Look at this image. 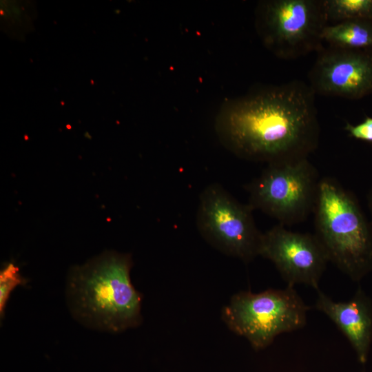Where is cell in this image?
I'll return each mask as SVG.
<instances>
[{"instance_id": "2", "label": "cell", "mask_w": 372, "mask_h": 372, "mask_svg": "<svg viewBox=\"0 0 372 372\" xmlns=\"http://www.w3.org/2000/svg\"><path fill=\"white\" fill-rule=\"evenodd\" d=\"M130 254L106 251L74 266L67 278L66 299L73 317L97 331L120 333L142 322V295L130 278Z\"/></svg>"}, {"instance_id": "8", "label": "cell", "mask_w": 372, "mask_h": 372, "mask_svg": "<svg viewBox=\"0 0 372 372\" xmlns=\"http://www.w3.org/2000/svg\"><path fill=\"white\" fill-rule=\"evenodd\" d=\"M258 256L275 265L287 286L303 284L316 291L329 262L315 234L293 231L280 224L262 234Z\"/></svg>"}, {"instance_id": "13", "label": "cell", "mask_w": 372, "mask_h": 372, "mask_svg": "<svg viewBox=\"0 0 372 372\" xmlns=\"http://www.w3.org/2000/svg\"><path fill=\"white\" fill-rule=\"evenodd\" d=\"M25 280L14 262L6 264L0 272V316L3 318L5 309L12 291L19 285H24Z\"/></svg>"}, {"instance_id": "4", "label": "cell", "mask_w": 372, "mask_h": 372, "mask_svg": "<svg viewBox=\"0 0 372 372\" xmlns=\"http://www.w3.org/2000/svg\"><path fill=\"white\" fill-rule=\"evenodd\" d=\"M309 309L293 287L287 286L257 293L239 291L223 308L221 318L231 331L260 350L279 334L303 328Z\"/></svg>"}, {"instance_id": "5", "label": "cell", "mask_w": 372, "mask_h": 372, "mask_svg": "<svg viewBox=\"0 0 372 372\" xmlns=\"http://www.w3.org/2000/svg\"><path fill=\"white\" fill-rule=\"evenodd\" d=\"M327 21L323 0L261 1L255 12V27L262 44L286 60L322 50Z\"/></svg>"}, {"instance_id": "15", "label": "cell", "mask_w": 372, "mask_h": 372, "mask_svg": "<svg viewBox=\"0 0 372 372\" xmlns=\"http://www.w3.org/2000/svg\"><path fill=\"white\" fill-rule=\"evenodd\" d=\"M367 204L370 211L371 222H372V188L370 189L367 196Z\"/></svg>"}, {"instance_id": "9", "label": "cell", "mask_w": 372, "mask_h": 372, "mask_svg": "<svg viewBox=\"0 0 372 372\" xmlns=\"http://www.w3.org/2000/svg\"><path fill=\"white\" fill-rule=\"evenodd\" d=\"M309 73L316 94L360 99L372 94V50L322 49Z\"/></svg>"}, {"instance_id": "10", "label": "cell", "mask_w": 372, "mask_h": 372, "mask_svg": "<svg viewBox=\"0 0 372 372\" xmlns=\"http://www.w3.org/2000/svg\"><path fill=\"white\" fill-rule=\"evenodd\" d=\"M316 309L325 314L342 332L362 364L366 362L372 343V301L359 287L348 301L336 302L317 290Z\"/></svg>"}, {"instance_id": "7", "label": "cell", "mask_w": 372, "mask_h": 372, "mask_svg": "<svg viewBox=\"0 0 372 372\" xmlns=\"http://www.w3.org/2000/svg\"><path fill=\"white\" fill-rule=\"evenodd\" d=\"M252 210L220 185L212 184L200 197L197 227L213 247L249 262L258 256L262 235L256 225Z\"/></svg>"}, {"instance_id": "14", "label": "cell", "mask_w": 372, "mask_h": 372, "mask_svg": "<svg viewBox=\"0 0 372 372\" xmlns=\"http://www.w3.org/2000/svg\"><path fill=\"white\" fill-rule=\"evenodd\" d=\"M344 129L352 137L372 143V117L367 116L362 123L355 125L347 123Z\"/></svg>"}, {"instance_id": "1", "label": "cell", "mask_w": 372, "mask_h": 372, "mask_svg": "<svg viewBox=\"0 0 372 372\" xmlns=\"http://www.w3.org/2000/svg\"><path fill=\"white\" fill-rule=\"evenodd\" d=\"M315 95L309 85L294 80L228 99L216 119L217 135L247 160L271 165L308 158L320 139Z\"/></svg>"}, {"instance_id": "6", "label": "cell", "mask_w": 372, "mask_h": 372, "mask_svg": "<svg viewBox=\"0 0 372 372\" xmlns=\"http://www.w3.org/2000/svg\"><path fill=\"white\" fill-rule=\"evenodd\" d=\"M320 179L308 158L268 165L247 186L249 203L287 226L313 213Z\"/></svg>"}, {"instance_id": "12", "label": "cell", "mask_w": 372, "mask_h": 372, "mask_svg": "<svg viewBox=\"0 0 372 372\" xmlns=\"http://www.w3.org/2000/svg\"><path fill=\"white\" fill-rule=\"evenodd\" d=\"M327 20L372 21V0H323Z\"/></svg>"}, {"instance_id": "11", "label": "cell", "mask_w": 372, "mask_h": 372, "mask_svg": "<svg viewBox=\"0 0 372 372\" xmlns=\"http://www.w3.org/2000/svg\"><path fill=\"white\" fill-rule=\"evenodd\" d=\"M322 39L334 48L372 50V21L350 20L327 25Z\"/></svg>"}, {"instance_id": "3", "label": "cell", "mask_w": 372, "mask_h": 372, "mask_svg": "<svg viewBox=\"0 0 372 372\" xmlns=\"http://www.w3.org/2000/svg\"><path fill=\"white\" fill-rule=\"evenodd\" d=\"M315 236L329 262L359 282L372 271V222L335 179H320L313 209Z\"/></svg>"}]
</instances>
